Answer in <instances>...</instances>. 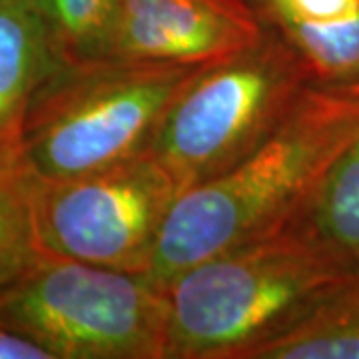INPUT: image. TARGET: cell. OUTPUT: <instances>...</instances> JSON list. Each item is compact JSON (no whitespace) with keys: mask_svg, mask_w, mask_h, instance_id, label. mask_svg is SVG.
<instances>
[{"mask_svg":"<svg viewBox=\"0 0 359 359\" xmlns=\"http://www.w3.org/2000/svg\"><path fill=\"white\" fill-rule=\"evenodd\" d=\"M168 313L146 276L52 252L0 285V327L52 359H168Z\"/></svg>","mask_w":359,"mask_h":359,"instance_id":"4","label":"cell"},{"mask_svg":"<svg viewBox=\"0 0 359 359\" xmlns=\"http://www.w3.org/2000/svg\"><path fill=\"white\" fill-rule=\"evenodd\" d=\"M309 84L308 68L294 48L264 28L252 46L205 65L180 92L152 154L186 192L268 140Z\"/></svg>","mask_w":359,"mask_h":359,"instance_id":"5","label":"cell"},{"mask_svg":"<svg viewBox=\"0 0 359 359\" xmlns=\"http://www.w3.org/2000/svg\"><path fill=\"white\" fill-rule=\"evenodd\" d=\"M248 359H359V280L337 290L290 332L256 347Z\"/></svg>","mask_w":359,"mask_h":359,"instance_id":"11","label":"cell"},{"mask_svg":"<svg viewBox=\"0 0 359 359\" xmlns=\"http://www.w3.org/2000/svg\"><path fill=\"white\" fill-rule=\"evenodd\" d=\"M150 152L66 180L36 176V224L46 252L146 276L180 196Z\"/></svg>","mask_w":359,"mask_h":359,"instance_id":"6","label":"cell"},{"mask_svg":"<svg viewBox=\"0 0 359 359\" xmlns=\"http://www.w3.org/2000/svg\"><path fill=\"white\" fill-rule=\"evenodd\" d=\"M264 28L280 34L311 82H359V0H248Z\"/></svg>","mask_w":359,"mask_h":359,"instance_id":"8","label":"cell"},{"mask_svg":"<svg viewBox=\"0 0 359 359\" xmlns=\"http://www.w3.org/2000/svg\"><path fill=\"white\" fill-rule=\"evenodd\" d=\"M358 136L359 82H311L252 154L180 194L146 278L166 290L196 264L282 228Z\"/></svg>","mask_w":359,"mask_h":359,"instance_id":"1","label":"cell"},{"mask_svg":"<svg viewBox=\"0 0 359 359\" xmlns=\"http://www.w3.org/2000/svg\"><path fill=\"white\" fill-rule=\"evenodd\" d=\"M122 0H30L56 66L108 58Z\"/></svg>","mask_w":359,"mask_h":359,"instance_id":"13","label":"cell"},{"mask_svg":"<svg viewBox=\"0 0 359 359\" xmlns=\"http://www.w3.org/2000/svg\"><path fill=\"white\" fill-rule=\"evenodd\" d=\"M56 68L30 0L0 2V152L22 146L28 108Z\"/></svg>","mask_w":359,"mask_h":359,"instance_id":"9","label":"cell"},{"mask_svg":"<svg viewBox=\"0 0 359 359\" xmlns=\"http://www.w3.org/2000/svg\"><path fill=\"white\" fill-rule=\"evenodd\" d=\"M262 32L248 0H122L108 58L210 65Z\"/></svg>","mask_w":359,"mask_h":359,"instance_id":"7","label":"cell"},{"mask_svg":"<svg viewBox=\"0 0 359 359\" xmlns=\"http://www.w3.org/2000/svg\"><path fill=\"white\" fill-rule=\"evenodd\" d=\"M36 224V174L20 148L0 152V285L44 254Z\"/></svg>","mask_w":359,"mask_h":359,"instance_id":"12","label":"cell"},{"mask_svg":"<svg viewBox=\"0 0 359 359\" xmlns=\"http://www.w3.org/2000/svg\"><path fill=\"white\" fill-rule=\"evenodd\" d=\"M287 222L304 231L349 282L359 280V136Z\"/></svg>","mask_w":359,"mask_h":359,"instance_id":"10","label":"cell"},{"mask_svg":"<svg viewBox=\"0 0 359 359\" xmlns=\"http://www.w3.org/2000/svg\"><path fill=\"white\" fill-rule=\"evenodd\" d=\"M204 66L126 58L56 66L26 114L28 166L42 180H66L150 152L170 106Z\"/></svg>","mask_w":359,"mask_h":359,"instance_id":"3","label":"cell"},{"mask_svg":"<svg viewBox=\"0 0 359 359\" xmlns=\"http://www.w3.org/2000/svg\"><path fill=\"white\" fill-rule=\"evenodd\" d=\"M290 222L168 283V359H248L347 285Z\"/></svg>","mask_w":359,"mask_h":359,"instance_id":"2","label":"cell"},{"mask_svg":"<svg viewBox=\"0 0 359 359\" xmlns=\"http://www.w3.org/2000/svg\"><path fill=\"white\" fill-rule=\"evenodd\" d=\"M0 2H2V0H0Z\"/></svg>","mask_w":359,"mask_h":359,"instance_id":"15","label":"cell"},{"mask_svg":"<svg viewBox=\"0 0 359 359\" xmlns=\"http://www.w3.org/2000/svg\"><path fill=\"white\" fill-rule=\"evenodd\" d=\"M0 359H52L39 344L0 327Z\"/></svg>","mask_w":359,"mask_h":359,"instance_id":"14","label":"cell"}]
</instances>
